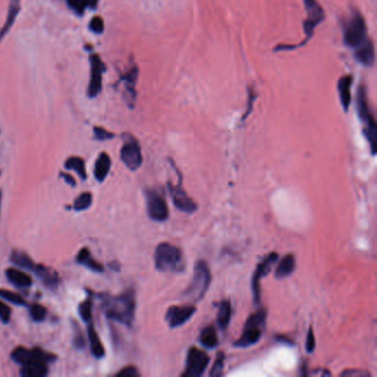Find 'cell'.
<instances>
[{
  "label": "cell",
  "instance_id": "cell-14",
  "mask_svg": "<svg viewBox=\"0 0 377 377\" xmlns=\"http://www.w3.org/2000/svg\"><path fill=\"white\" fill-rule=\"evenodd\" d=\"M91 62V78L90 84L87 87V94L90 98H97L102 90V76L105 70L102 60L98 55H92L90 58Z\"/></svg>",
  "mask_w": 377,
  "mask_h": 377
},
{
  "label": "cell",
  "instance_id": "cell-35",
  "mask_svg": "<svg viewBox=\"0 0 377 377\" xmlns=\"http://www.w3.org/2000/svg\"><path fill=\"white\" fill-rule=\"evenodd\" d=\"M224 364H225V355L224 353H218L216 361H215V364L211 368V371L209 373L210 376H220L223 374V369H224Z\"/></svg>",
  "mask_w": 377,
  "mask_h": 377
},
{
  "label": "cell",
  "instance_id": "cell-46",
  "mask_svg": "<svg viewBox=\"0 0 377 377\" xmlns=\"http://www.w3.org/2000/svg\"><path fill=\"white\" fill-rule=\"evenodd\" d=\"M87 3V7H90L92 9H96L99 4V0H86Z\"/></svg>",
  "mask_w": 377,
  "mask_h": 377
},
{
  "label": "cell",
  "instance_id": "cell-16",
  "mask_svg": "<svg viewBox=\"0 0 377 377\" xmlns=\"http://www.w3.org/2000/svg\"><path fill=\"white\" fill-rule=\"evenodd\" d=\"M356 61L365 66H372L375 63V46L371 39H365L355 50Z\"/></svg>",
  "mask_w": 377,
  "mask_h": 377
},
{
  "label": "cell",
  "instance_id": "cell-25",
  "mask_svg": "<svg viewBox=\"0 0 377 377\" xmlns=\"http://www.w3.org/2000/svg\"><path fill=\"white\" fill-rule=\"evenodd\" d=\"M77 262L80 265L85 266L87 269H91V270L96 271V272L103 271V266L92 258L91 252L87 248H82L79 251L77 255Z\"/></svg>",
  "mask_w": 377,
  "mask_h": 377
},
{
  "label": "cell",
  "instance_id": "cell-4",
  "mask_svg": "<svg viewBox=\"0 0 377 377\" xmlns=\"http://www.w3.org/2000/svg\"><path fill=\"white\" fill-rule=\"evenodd\" d=\"M356 109H358L359 117L364 123V133L368 140L369 145H371L372 154L376 153V142H377V126L375 122V117L373 113L369 109L367 93L364 85H360L358 89V94H356Z\"/></svg>",
  "mask_w": 377,
  "mask_h": 377
},
{
  "label": "cell",
  "instance_id": "cell-20",
  "mask_svg": "<svg viewBox=\"0 0 377 377\" xmlns=\"http://www.w3.org/2000/svg\"><path fill=\"white\" fill-rule=\"evenodd\" d=\"M111 164V157L109 156V154L101 153L96 161V166H94V176L100 183H102L109 175Z\"/></svg>",
  "mask_w": 377,
  "mask_h": 377
},
{
  "label": "cell",
  "instance_id": "cell-12",
  "mask_svg": "<svg viewBox=\"0 0 377 377\" xmlns=\"http://www.w3.org/2000/svg\"><path fill=\"white\" fill-rule=\"evenodd\" d=\"M168 191H170L171 197L173 199L174 205L176 206L177 209L180 211H184L186 214H193L197 210V204L188 196L187 193L183 188V181H181V175L179 173V181L177 185H174L173 183H168Z\"/></svg>",
  "mask_w": 377,
  "mask_h": 377
},
{
  "label": "cell",
  "instance_id": "cell-3",
  "mask_svg": "<svg viewBox=\"0 0 377 377\" xmlns=\"http://www.w3.org/2000/svg\"><path fill=\"white\" fill-rule=\"evenodd\" d=\"M266 319L267 311L264 308L259 309L258 311H255L253 314L249 316L245 323V327L241 336L234 342L233 345L235 347L246 348L258 343L265 331Z\"/></svg>",
  "mask_w": 377,
  "mask_h": 377
},
{
  "label": "cell",
  "instance_id": "cell-41",
  "mask_svg": "<svg viewBox=\"0 0 377 377\" xmlns=\"http://www.w3.org/2000/svg\"><path fill=\"white\" fill-rule=\"evenodd\" d=\"M117 377H138L139 373L135 366H126L116 374Z\"/></svg>",
  "mask_w": 377,
  "mask_h": 377
},
{
  "label": "cell",
  "instance_id": "cell-7",
  "mask_svg": "<svg viewBox=\"0 0 377 377\" xmlns=\"http://www.w3.org/2000/svg\"><path fill=\"white\" fill-rule=\"evenodd\" d=\"M210 358L208 354L196 346H192L188 349L186 358V368L183 377H199L203 375L209 364Z\"/></svg>",
  "mask_w": 377,
  "mask_h": 377
},
{
  "label": "cell",
  "instance_id": "cell-29",
  "mask_svg": "<svg viewBox=\"0 0 377 377\" xmlns=\"http://www.w3.org/2000/svg\"><path fill=\"white\" fill-rule=\"evenodd\" d=\"M64 167L66 168V170L75 171L82 179H85L86 178L85 163H84V160L82 158H81V157H78V156H71V157H69L68 159L65 160Z\"/></svg>",
  "mask_w": 377,
  "mask_h": 377
},
{
  "label": "cell",
  "instance_id": "cell-32",
  "mask_svg": "<svg viewBox=\"0 0 377 377\" xmlns=\"http://www.w3.org/2000/svg\"><path fill=\"white\" fill-rule=\"evenodd\" d=\"M92 305H93L92 297H87V299L79 305L80 316L84 322H90L92 319Z\"/></svg>",
  "mask_w": 377,
  "mask_h": 377
},
{
  "label": "cell",
  "instance_id": "cell-17",
  "mask_svg": "<svg viewBox=\"0 0 377 377\" xmlns=\"http://www.w3.org/2000/svg\"><path fill=\"white\" fill-rule=\"evenodd\" d=\"M353 83V77L346 75L340 78L338 82V92L341 100V104L345 111L348 110L351 104V86Z\"/></svg>",
  "mask_w": 377,
  "mask_h": 377
},
{
  "label": "cell",
  "instance_id": "cell-30",
  "mask_svg": "<svg viewBox=\"0 0 377 377\" xmlns=\"http://www.w3.org/2000/svg\"><path fill=\"white\" fill-rule=\"evenodd\" d=\"M137 75H138V69L136 68V66H134V68L127 72L125 77L123 78L125 81V84H126V89L131 93L132 100H134V98H135V84H136V80H137Z\"/></svg>",
  "mask_w": 377,
  "mask_h": 377
},
{
  "label": "cell",
  "instance_id": "cell-5",
  "mask_svg": "<svg viewBox=\"0 0 377 377\" xmlns=\"http://www.w3.org/2000/svg\"><path fill=\"white\" fill-rule=\"evenodd\" d=\"M211 282L210 269L205 260L197 261L194 269L193 280L183 293L185 298L194 302H198L204 298V295L209 289Z\"/></svg>",
  "mask_w": 377,
  "mask_h": 377
},
{
  "label": "cell",
  "instance_id": "cell-44",
  "mask_svg": "<svg viewBox=\"0 0 377 377\" xmlns=\"http://www.w3.org/2000/svg\"><path fill=\"white\" fill-rule=\"evenodd\" d=\"M341 375H342V376H349V377H351V376H354V375L360 376V377L371 376V374H369V373H367V372H365V371H359V369H356V371H345V372H343Z\"/></svg>",
  "mask_w": 377,
  "mask_h": 377
},
{
  "label": "cell",
  "instance_id": "cell-2",
  "mask_svg": "<svg viewBox=\"0 0 377 377\" xmlns=\"http://www.w3.org/2000/svg\"><path fill=\"white\" fill-rule=\"evenodd\" d=\"M155 267L161 272H183L185 260L180 249L170 242H161L155 249Z\"/></svg>",
  "mask_w": 377,
  "mask_h": 377
},
{
  "label": "cell",
  "instance_id": "cell-9",
  "mask_svg": "<svg viewBox=\"0 0 377 377\" xmlns=\"http://www.w3.org/2000/svg\"><path fill=\"white\" fill-rule=\"evenodd\" d=\"M307 10V19L303 23V28L305 32V40L298 46L304 45L310 39L313 37L316 26H319L324 20L325 13L321 5L316 0H303Z\"/></svg>",
  "mask_w": 377,
  "mask_h": 377
},
{
  "label": "cell",
  "instance_id": "cell-36",
  "mask_svg": "<svg viewBox=\"0 0 377 377\" xmlns=\"http://www.w3.org/2000/svg\"><path fill=\"white\" fill-rule=\"evenodd\" d=\"M70 8L78 15H83L85 8L87 7L86 0H65Z\"/></svg>",
  "mask_w": 377,
  "mask_h": 377
},
{
  "label": "cell",
  "instance_id": "cell-28",
  "mask_svg": "<svg viewBox=\"0 0 377 377\" xmlns=\"http://www.w3.org/2000/svg\"><path fill=\"white\" fill-rule=\"evenodd\" d=\"M10 260L12 264H15L16 266L25 269V270H32L35 269L36 265L35 262L32 261V259L29 257L28 254L23 251L20 250H15L12 251L11 255H10Z\"/></svg>",
  "mask_w": 377,
  "mask_h": 377
},
{
  "label": "cell",
  "instance_id": "cell-21",
  "mask_svg": "<svg viewBox=\"0 0 377 377\" xmlns=\"http://www.w3.org/2000/svg\"><path fill=\"white\" fill-rule=\"evenodd\" d=\"M295 257L293 254H287L282 258L279 262V265L275 269V278L277 279H285L289 275H291L295 270Z\"/></svg>",
  "mask_w": 377,
  "mask_h": 377
},
{
  "label": "cell",
  "instance_id": "cell-33",
  "mask_svg": "<svg viewBox=\"0 0 377 377\" xmlns=\"http://www.w3.org/2000/svg\"><path fill=\"white\" fill-rule=\"evenodd\" d=\"M0 298L9 301V302L12 303V304H16V305H25L26 304V301L21 297V295L16 293V292L9 291V290H4V289H0Z\"/></svg>",
  "mask_w": 377,
  "mask_h": 377
},
{
  "label": "cell",
  "instance_id": "cell-39",
  "mask_svg": "<svg viewBox=\"0 0 377 377\" xmlns=\"http://www.w3.org/2000/svg\"><path fill=\"white\" fill-rule=\"evenodd\" d=\"M255 101V92H254V89H252V87H249V91H248V105H247V112L244 114V116H242V120L247 119V116L250 114V112L252 111V107H253V103Z\"/></svg>",
  "mask_w": 377,
  "mask_h": 377
},
{
  "label": "cell",
  "instance_id": "cell-22",
  "mask_svg": "<svg viewBox=\"0 0 377 377\" xmlns=\"http://www.w3.org/2000/svg\"><path fill=\"white\" fill-rule=\"evenodd\" d=\"M231 319V303L229 300H224L218 303V313H217V324L221 331L228 328L229 323Z\"/></svg>",
  "mask_w": 377,
  "mask_h": 377
},
{
  "label": "cell",
  "instance_id": "cell-47",
  "mask_svg": "<svg viewBox=\"0 0 377 377\" xmlns=\"http://www.w3.org/2000/svg\"><path fill=\"white\" fill-rule=\"evenodd\" d=\"M0 204H2V192H0Z\"/></svg>",
  "mask_w": 377,
  "mask_h": 377
},
{
  "label": "cell",
  "instance_id": "cell-24",
  "mask_svg": "<svg viewBox=\"0 0 377 377\" xmlns=\"http://www.w3.org/2000/svg\"><path fill=\"white\" fill-rule=\"evenodd\" d=\"M87 335H89V341H90V347H91V353L93 354L94 358L97 359H101L103 358L105 351H104V346L101 342L99 335L94 328L93 324H91L87 326Z\"/></svg>",
  "mask_w": 377,
  "mask_h": 377
},
{
  "label": "cell",
  "instance_id": "cell-15",
  "mask_svg": "<svg viewBox=\"0 0 377 377\" xmlns=\"http://www.w3.org/2000/svg\"><path fill=\"white\" fill-rule=\"evenodd\" d=\"M194 305H173L167 310L165 319L172 328L184 325L196 312Z\"/></svg>",
  "mask_w": 377,
  "mask_h": 377
},
{
  "label": "cell",
  "instance_id": "cell-34",
  "mask_svg": "<svg viewBox=\"0 0 377 377\" xmlns=\"http://www.w3.org/2000/svg\"><path fill=\"white\" fill-rule=\"evenodd\" d=\"M46 310L40 304H32L30 307V315L33 321L41 322L45 319Z\"/></svg>",
  "mask_w": 377,
  "mask_h": 377
},
{
  "label": "cell",
  "instance_id": "cell-26",
  "mask_svg": "<svg viewBox=\"0 0 377 377\" xmlns=\"http://www.w3.org/2000/svg\"><path fill=\"white\" fill-rule=\"evenodd\" d=\"M48 374V364L45 363H29L22 365L20 375L23 377H43Z\"/></svg>",
  "mask_w": 377,
  "mask_h": 377
},
{
  "label": "cell",
  "instance_id": "cell-31",
  "mask_svg": "<svg viewBox=\"0 0 377 377\" xmlns=\"http://www.w3.org/2000/svg\"><path fill=\"white\" fill-rule=\"evenodd\" d=\"M92 205V195L90 193H83L78 196L73 203V209L77 211L85 210Z\"/></svg>",
  "mask_w": 377,
  "mask_h": 377
},
{
  "label": "cell",
  "instance_id": "cell-23",
  "mask_svg": "<svg viewBox=\"0 0 377 377\" xmlns=\"http://www.w3.org/2000/svg\"><path fill=\"white\" fill-rule=\"evenodd\" d=\"M199 341L201 345L208 349H214L218 346L217 331L213 325H208L201 329L199 335Z\"/></svg>",
  "mask_w": 377,
  "mask_h": 377
},
{
  "label": "cell",
  "instance_id": "cell-19",
  "mask_svg": "<svg viewBox=\"0 0 377 377\" xmlns=\"http://www.w3.org/2000/svg\"><path fill=\"white\" fill-rule=\"evenodd\" d=\"M33 272L38 275V278L41 280L46 287L56 288L59 285L60 278H59L58 273L48 267L42 266V265H37L35 269H33Z\"/></svg>",
  "mask_w": 377,
  "mask_h": 377
},
{
  "label": "cell",
  "instance_id": "cell-43",
  "mask_svg": "<svg viewBox=\"0 0 377 377\" xmlns=\"http://www.w3.org/2000/svg\"><path fill=\"white\" fill-rule=\"evenodd\" d=\"M305 347H307V351L309 353H312L313 349L315 348V336H314V333H313L311 327H310L308 336H307V345H305Z\"/></svg>",
  "mask_w": 377,
  "mask_h": 377
},
{
  "label": "cell",
  "instance_id": "cell-1",
  "mask_svg": "<svg viewBox=\"0 0 377 377\" xmlns=\"http://www.w3.org/2000/svg\"><path fill=\"white\" fill-rule=\"evenodd\" d=\"M103 308L107 318L131 326L136 308L135 291L130 289L117 297L106 295L103 298Z\"/></svg>",
  "mask_w": 377,
  "mask_h": 377
},
{
  "label": "cell",
  "instance_id": "cell-37",
  "mask_svg": "<svg viewBox=\"0 0 377 377\" xmlns=\"http://www.w3.org/2000/svg\"><path fill=\"white\" fill-rule=\"evenodd\" d=\"M89 27H90V30L92 32L98 33V35H99V33H102L103 30H104V21H103V19L101 18V17H99V16L93 17L92 20L90 21Z\"/></svg>",
  "mask_w": 377,
  "mask_h": 377
},
{
  "label": "cell",
  "instance_id": "cell-38",
  "mask_svg": "<svg viewBox=\"0 0 377 377\" xmlns=\"http://www.w3.org/2000/svg\"><path fill=\"white\" fill-rule=\"evenodd\" d=\"M94 136H96L97 139L99 140H106V139H111L114 137V134L109 132L107 130L103 129V127L101 126H96L94 127Z\"/></svg>",
  "mask_w": 377,
  "mask_h": 377
},
{
  "label": "cell",
  "instance_id": "cell-10",
  "mask_svg": "<svg viewBox=\"0 0 377 377\" xmlns=\"http://www.w3.org/2000/svg\"><path fill=\"white\" fill-rule=\"evenodd\" d=\"M11 359L20 365H26L29 364V363H45V364H49L50 362L55 361L56 356L39 347L27 348L19 346L13 349V352L11 353Z\"/></svg>",
  "mask_w": 377,
  "mask_h": 377
},
{
  "label": "cell",
  "instance_id": "cell-42",
  "mask_svg": "<svg viewBox=\"0 0 377 377\" xmlns=\"http://www.w3.org/2000/svg\"><path fill=\"white\" fill-rule=\"evenodd\" d=\"M73 342H75V345L78 348L84 347V345H85L84 336H83L82 332L80 331V328L77 326V323H75V339H73Z\"/></svg>",
  "mask_w": 377,
  "mask_h": 377
},
{
  "label": "cell",
  "instance_id": "cell-45",
  "mask_svg": "<svg viewBox=\"0 0 377 377\" xmlns=\"http://www.w3.org/2000/svg\"><path fill=\"white\" fill-rule=\"evenodd\" d=\"M61 177H62V178H64V180H65V183H66V184H69V185H71V186H76V180H75V178L72 177V175L61 173Z\"/></svg>",
  "mask_w": 377,
  "mask_h": 377
},
{
  "label": "cell",
  "instance_id": "cell-8",
  "mask_svg": "<svg viewBox=\"0 0 377 377\" xmlns=\"http://www.w3.org/2000/svg\"><path fill=\"white\" fill-rule=\"evenodd\" d=\"M146 197V207L147 214L151 219L154 221H165L170 216V210H168V206L163 195L159 194L156 190H149L145 191Z\"/></svg>",
  "mask_w": 377,
  "mask_h": 377
},
{
  "label": "cell",
  "instance_id": "cell-18",
  "mask_svg": "<svg viewBox=\"0 0 377 377\" xmlns=\"http://www.w3.org/2000/svg\"><path fill=\"white\" fill-rule=\"evenodd\" d=\"M6 277L10 284L17 288H29L32 285V279L28 273L16 268H9L6 270Z\"/></svg>",
  "mask_w": 377,
  "mask_h": 377
},
{
  "label": "cell",
  "instance_id": "cell-11",
  "mask_svg": "<svg viewBox=\"0 0 377 377\" xmlns=\"http://www.w3.org/2000/svg\"><path fill=\"white\" fill-rule=\"evenodd\" d=\"M121 159L131 171H136L142 165L143 156L140 146L136 138L132 135H125L124 144L121 150Z\"/></svg>",
  "mask_w": 377,
  "mask_h": 377
},
{
  "label": "cell",
  "instance_id": "cell-6",
  "mask_svg": "<svg viewBox=\"0 0 377 377\" xmlns=\"http://www.w3.org/2000/svg\"><path fill=\"white\" fill-rule=\"evenodd\" d=\"M367 38V28L365 20L361 12L354 11L344 27L343 40L349 48H358Z\"/></svg>",
  "mask_w": 377,
  "mask_h": 377
},
{
  "label": "cell",
  "instance_id": "cell-27",
  "mask_svg": "<svg viewBox=\"0 0 377 377\" xmlns=\"http://www.w3.org/2000/svg\"><path fill=\"white\" fill-rule=\"evenodd\" d=\"M20 11V0H10L9 3V10H8V15H7L5 25L3 26L2 30H0V40H2L11 28V26L13 25L16 20V17L18 16V13Z\"/></svg>",
  "mask_w": 377,
  "mask_h": 377
},
{
  "label": "cell",
  "instance_id": "cell-40",
  "mask_svg": "<svg viewBox=\"0 0 377 377\" xmlns=\"http://www.w3.org/2000/svg\"><path fill=\"white\" fill-rule=\"evenodd\" d=\"M10 314H11V309L0 300V320L4 323H8L10 320Z\"/></svg>",
  "mask_w": 377,
  "mask_h": 377
},
{
  "label": "cell",
  "instance_id": "cell-13",
  "mask_svg": "<svg viewBox=\"0 0 377 377\" xmlns=\"http://www.w3.org/2000/svg\"><path fill=\"white\" fill-rule=\"evenodd\" d=\"M279 255L277 252L269 253L267 257L262 260L255 268V271L252 275L251 280V289L253 293V299L255 303L260 302V280L266 277V275L271 271L272 266L278 261Z\"/></svg>",
  "mask_w": 377,
  "mask_h": 377
}]
</instances>
